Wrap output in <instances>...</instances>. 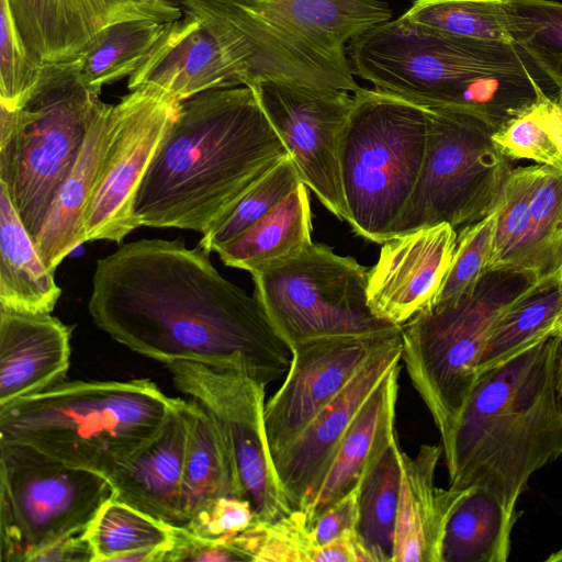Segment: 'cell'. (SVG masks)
<instances>
[{
    "label": "cell",
    "instance_id": "42",
    "mask_svg": "<svg viewBox=\"0 0 562 562\" xmlns=\"http://www.w3.org/2000/svg\"><path fill=\"white\" fill-rule=\"evenodd\" d=\"M492 139L509 159H528L562 171V147L546 130L535 104L504 122Z\"/></svg>",
    "mask_w": 562,
    "mask_h": 562
},
{
    "label": "cell",
    "instance_id": "29",
    "mask_svg": "<svg viewBox=\"0 0 562 562\" xmlns=\"http://www.w3.org/2000/svg\"><path fill=\"white\" fill-rule=\"evenodd\" d=\"M555 336L562 337V273L544 280L504 315L483 348L477 376Z\"/></svg>",
    "mask_w": 562,
    "mask_h": 562
},
{
    "label": "cell",
    "instance_id": "14",
    "mask_svg": "<svg viewBox=\"0 0 562 562\" xmlns=\"http://www.w3.org/2000/svg\"><path fill=\"white\" fill-rule=\"evenodd\" d=\"M179 103L159 89L142 86L112 104L109 138L85 215V243H121L137 228L136 193Z\"/></svg>",
    "mask_w": 562,
    "mask_h": 562
},
{
    "label": "cell",
    "instance_id": "35",
    "mask_svg": "<svg viewBox=\"0 0 562 562\" xmlns=\"http://www.w3.org/2000/svg\"><path fill=\"white\" fill-rule=\"evenodd\" d=\"M402 16L452 38L514 42L505 0H415Z\"/></svg>",
    "mask_w": 562,
    "mask_h": 562
},
{
    "label": "cell",
    "instance_id": "11",
    "mask_svg": "<svg viewBox=\"0 0 562 562\" xmlns=\"http://www.w3.org/2000/svg\"><path fill=\"white\" fill-rule=\"evenodd\" d=\"M113 497L102 474L29 445L0 442V561L30 562L43 548L83 533Z\"/></svg>",
    "mask_w": 562,
    "mask_h": 562
},
{
    "label": "cell",
    "instance_id": "17",
    "mask_svg": "<svg viewBox=\"0 0 562 562\" xmlns=\"http://www.w3.org/2000/svg\"><path fill=\"white\" fill-rule=\"evenodd\" d=\"M401 331L355 374L347 385L291 442L272 454L285 495L305 509L353 419L375 389L402 361Z\"/></svg>",
    "mask_w": 562,
    "mask_h": 562
},
{
    "label": "cell",
    "instance_id": "19",
    "mask_svg": "<svg viewBox=\"0 0 562 562\" xmlns=\"http://www.w3.org/2000/svg\"><path fill=\"white\" fill-rule=\"evenodd\" d=\"M457 238L458 232L441 223L384 241L368 271L372 312L401 327L430 305L451 268Z\"/></svg>",
    "mask_w": 562,
    "mask_h": 562
},
{
    "label": "cell",
    "instance_id": "37",
    "mask_svg": "<svg viewBox=\"0 0 562 562\" xmlns=\"http://www.w3.org/2000/svg\"><path fill=\"white\" fill-rule=\"evenodd\" d=\"M302 182L290 156L268 170L213 228L202 236L199 247L207 252L234 240L256 224Z\"/></svg>",
    "mask_w": 562,
    "mask_h": 562
},
{
    "label": "cell",
    "instance_id": "18",
    "mask_svg": "<svg viewBox=\"0 0 562 562\" xmlns=\"http://www.w3.org/2000/svg\"><path fill=\"white\" fill-rule=\"evenodd\" d=\"M31 59L74 60L105 27L131 20L170 22L183 15L175 0H5Z\"/></svg>",
    "mask_w": 562,
    "mask_h": 562
},
{
    "label": "cell",
    "instance_id": "6",
    "mask_svg": "<svg viewBox=\"0 0 562 562\" xmlns=\"http://www.w3.org/2000/svg\"><path fill=\"white\" fill-rule=\"evenodd\" d=\"M176 402L148 379L63 381L0 405V442L110 479L160 432Z\"/></svg>",
    "mask_w": 562,
    "mask_h": 562
},
{
    "label": "cell",
    "instance_id": "30",
    "mask_svg": "<svg viewBox=\"0 0 562 562\" xmlns=\"http://www.w3.org/2000/svg\"><path fill=\"white\" fill-rule=\"evenodd\" d=\"M188 443L182 481L184 526L207 501L243 497L224 441L211 417L193 400L184 401ZM244 498V497H243Z\"/></svg>",
    "mask_w": 562,
    "mask_h": 562
},
{
    "label": "cell",
    "instance_id": "21",
    "mask_svg": "<svg viewBox=\"0 0 562 562\" xmlns=\"http://www.w3.org/2000/svg\"><path fill=\"white\" fill-rule=\"evenodd\" d=\"M188 443L184 400L177 398L160 432L109 480L114 499L183 528L182 481Z\"/></svg>",
    "mask_w": 562,
    "mask_h": 562
},
{
    "label": "cell",
    "instance_id": "32",
    "mask_svg": "<svg viewBox=\"0 0 562 562\" xmlns=\"http://www.w3.org/2000/svg\"><path fill=\"white\" fill-rule=\"evenodd\" d=\"M166 22L131 20L110 25L68 64L80 81L100 94L104 86L128 78L161 35Z\"/></svg>",
    "mask_w": 562,
    "mask_h": 562
},
{
    "label": "cell",
    "instance_id": "34",
    "mask_svg": "<svg viewBox=\"0 0 562 562\" xmlns=\"http://www.w3.org/2000/svg\"><path fill=\"white\" fill-rule=\"evenodd\" d=\"M175 528L114 498L98 513L85 531L93 562H135L138 553L154 552L165 560Z\"/></svg>",
    "mask_w": 562,
    "mask_h": 562
},
{
    "label": "cell",
    "instance_id": "5",
    "mask_svg": "<svg viewBox=\"0 0 562 562\" xmlns=\"http://www.w3.org/2000/svg\"><path fill=\"white\" fill-rule=\"evenodd\" d=\"M239 67L265 79L356 92L347 46L392 19L382 0H175Z\"/></svg>",
    "mask_w": 562,
    "mask_h": 562
},
{
    "label": "cell",
    "instance_id": "48",
    "mask_svg": "<svg viewBox=\"0 0 562 562\" xmlns=\"http://www.w3.org/2000/svg\"><path fill=\"white\" fill-rule=\"evenodd\" d=\"M557 389L562 404V346L559 353L558 369H557Z\"/></svg>",
    "mask_w": 562,
    "mask_h": 562
},
{
    "label": "cell",
    "instance_id": "10",
    "mask_svg": "<svg viewBox=\"0 0 562 562\" xmlns=\"http://www.w3.org/2000/svg\"><path fill=\"white\" fill-rule=\"evenodd\" d=\"M428 135L423 166L403 211L385 241L441 223L457 232L493 209L510 169L492 139L497 128L475 110L427 108Z\"/></svg>",
    "mask_w": 562,
    "mask_h": 562
},
{
    "label": "cell",
    "instance_id": "36",
    "mask_svg": "<svg viewBox=\"0 0 562 562\" xmlns=\"http://www.w3.org/2000/svg\"><path fill=\"white\" fill-rule=\"evenodd\" d=\"M513 41L562 93V2L505 0Z\"/></svg>",
    "mask_w": 562,
    "mask_h": 562
},
{
    "label": "cell",
    "instance_id": "7",
    "mask_svg": "<svg viewBox=\"0 0 562 562\" xmlns=\"http://www.w3.org/2000/svg\"><path fill=\"white\" fill-rule=\"evenodd\" d=\"M548 278L490 272L471 295L430 304L401 326L402 361L438 429L442 451L477 379L476 366L492 331Z\"/></svg>",
    "mask_w": 562,
    "mask_h": 562
},
{
    "label": "cell",
    "instance_id": "15",
    "mask_svg": "<svg viewBox=\"0 0 562 562\" xmlns=\"http://www.w3.org/2000/svg\"><path fill=\"white\" fill-rule=\"evenodd\" d=\"M248 86L293 160L302 182L333 215L347 221L338 151L353 94L276 79Z\"/></svg>",
    "mask_w": 562,
    "mask_h": 562
},
{
    "label": "cell",
    "instance_id": "2",
    "mask_svg": "<svg viewBox=\"0 0 562 562\" xmlns=\"http://www.w3.org/2000/svg\"><path fill=\"white\" fill-rule=\"evenodd\" d=\"M288 156L249 86L183 100L137 190L135 223L204 235Z\"/></svg>",
    "mask_w": 562,
    "mask_h": 562
},
{
    "label": "cell",
    "instance_id": "31",
    "mask_svg": "<svg viewBox=\"0 0 562 562\" xmlns=\"http://www.w3.org/2000/svg\"><path fill=\"white\" fill-rule=\"evenodd\" d=\"M530 183V166L509 169L494 204L495 227L487 273L542 278L529 211Z\"/></svg>",
    "mask_w": 562,
    "mask_h": 562
},
{
    "label": "cell",
    "instance_id": "1",
    "mask_svg": "<svg viewBox=\"0 0 562 562\" xmlns=\"http://www.w3.org/2000/svg\"><path fill=\"white\" fill-rule=\"evenodd\" d=\"M88 310L112 339L164 364L231 368L265 384L290 367L291 350L257 297L222 277L199 246L123 244L97 261Z\"/></svg>",
    "mask_w": 562,
    "mask_h": 562
},
{
    "label": "cell",
    "instance_id": "20",
    "mask_svg": "<svg viewBox=\"0 0 562 562\" xmlns=\"http://www.w3.org/2000/svg\"><path fill=\"white\" fill-rule=\"evenodd\" d=\"M150 86L178 102L205 91L245 86L239 67L193 15L166 22L164 31L136 71L128 90Z\"/></svg>",
    "mask_w": 562,
    "mask_h": 562
},
{
    "label": "cell",
    "instance_id": "4",
    "mask_svg": "<svg viewBox=\"0 0 562 562\" xmlns=\"http://www.w3.org/2000/svg\"><path fill=\"white\" fill-rule=\"evenodd\" d=\"M355 76L425 108L477 111L496 127L552 95L555 87L515 42L458 40L402 15L351 40Z\"/></svg>",
    "mask_w": 562,
    "mask_h": 562
},
{
    "label": "cell",
    "instance_id": "26",
    "mask_svg": "<svg viewBox=\"0 0 562 562\" xmlns=\"http://www.w3.org/2000/svg\"><path fill=\"white\" fill-rule=\"evenodd\" d=\"M61 294L8 192L0 186V308L52 313Z\"/></svg>",
    "mask_w": 562,
    "mask_h": 562
},
{
    "label": "cell",
    "instance_id": "9",
    "mask_svg": "<svg viewBox=\"0 0 562 562\" xmlns=\"http://www.w3.org/2000/svg\"><path fill=\"white\" fill-rule=\"evenodd\" d=\"M101 102L65 63L44 65L22 108L0 106V186L33 239Z\"/></svg>",
    "mask_w": 562,
    "mask_h": 562
},
{
    "label": "cell",
    "instance_id": "13",
    "mask_svg": "<svg viewBox=\"0 0 562 562\" xmlns=\"http://www.w3.org/2000/svg\"><path fill=\"white\" fill-rule=\"evenodd\" d=\"M175 386L211 417L228 452L244 498L259 520L293 510L274 468L265 426L267 384L244 371L195 361L165 363Z\"/></svg>",
    "mask_w": 562,
    "mask_h": 562
},
{
    "label": "cell",
    "instance_id": "28",
    "mask_svg": "<svg viewBox=\"0 0 562 562\" xmlns=\"http://www.w3.org/2000/svg\"><path fill=\"white\" fill-rule=\"evenodd\" d=\"M520 513L482 487H470L446 526L441 562H506Z\"/></svg>",
    "mask_w": 562,
    "mask_h": 562
},
{
    "label": "cell",
    "instance_id": "39",
    "mask_svg": "<svg viewBox=\"0 0 562 562\" xmlns=\"http://www.w3.org/2000/svg\"><path fill=\"white\" fill-rule=\"evenodd\" d=\"M529 211L540 276L562 273V171L530 165Z\"/></svg>",
    "mask_w": 562,
    "mask_h": 562
},
{
    "label": "cell",
    "instance_id": "25",
    "mask_svg": "<svg viewBox=\"0 0 562 562\" xmlns=\"http://www.w3.org/2000/svg\"><path fill=\"white\" fill-rule=\"evenodd\" d=\"M112 104L101 102L82 148L58 188L34 241L50 270L83 244L87 207L109 138Z\"/></svg>",
    "mask_w": 562,
    "mask_h": 562
},
{
    "label": "cell",
    "instance_id": "27",
    "mask_svg": "<svg viewBox=\"0 0 562 562\" xmlns=\"http://www.w3.org/2000/svg\"><path fill=\"white\" fill-rule=\"evenodd\" d=\"M307 187L301 183L267 215L215 252L229 267L258 272L295 256L312 241Z\"/></svg>",
    "mask_w": 562,
    "mask_h": 562
},
{
    "label": "cell",
    "instance_id": "12",
    "mask_svg": "<svg viewBox=\"0 0 562 562\" xmlns=\"http://www.w3.org/2000/svg\"><path fill=\"white\" fill-rule=\"evenodd\" d=\"M368 271L355 258L311 243L288 260L252 273L254 295L290 350L318 338L395 329L369 305Z\"/></svg>",
    "mask_w": 562,
    "mask_h": 562
},
{
    "label": "cell",
    "instance_id": "44",
    "mask_svg": "<svg viewBox=\"0 0 562 562\" xmlns=\"http://www.w3.org/2000/svg\"><path fill=\"white\" fill-rule=\"evenodd\" d=\"M164 561H247L227 540H205L184 528H175L172 542Z\"/></svg>",
    "mask_w": 562,
    "mask_h": 562
},
{
    "label": "cell",
    "instance_id": "24",
    "mask_svg": "<svg viewBox=\"0 0 562 562\" xmlns=\"http://www.w3.org/2000/svg\"><path fill=\"white\" fill-rule=\"evenodd\" d=\"M400 373L401 363L375 389L344 436L319 488L303 509L310 524L356 487L369 467L397 436L395 409Z\"/></svg>",
    "mask_w": 562,
    "mask_h": 562
},
{
    "label": "cell",
    "instance_id": "3",
    "mask_svg": "<svg viewBox=\"0 0 562 562\" xmlns=\"http://www.w3.org/2000/svg\"><path fill=\"white\" fill-rule=\"evenodd\" d=\"M561 346L551 337L477 376L442 451L448 487H482L514 512L532 474L562 454Z\"/></svg>",
    "mask_w": 562,
    "mask_h": 562
},
{
    "label": "cell",
    "instance_id": "33",
    "mask_svg": "<svg viewBox=\"0 0 562 562\" xmlns=\"http://www.w3.org/2000/svg\"><path fill=\"white\" fill-rule=\"evenodd\" d=\"M401 450L396 436L359 482L356 530L376 562H392L401 490Z\"/></svg>",
    "mask_w": 562,
    "mask_h": 562
},
{
    "label": "cell",
    "instance_id": "46",
    "mask_svg": "<svg viewBox=\"0 0 562 562\" xmlns=\"http://www.w3.org/2000/svg\"><path fill=\"white\" fill-rule=\"evenodd\" d=\"M93 550L83 532L64 538L46 548H43L30 559V562H93Z\"/></svg>",
    "mask_w": 562,
    "mask_h": 562
},
{
    "label": "cell",
    "instance_id": "47",
    "mask_svg": "<svg viewBox=\"0 0 562 562\" xmlns=\"http://www.w3.org/2000/svg\"><path fill=\"white\" fill-rule=\"evenodd\" d=\"M535 109L546 130L562 147V105L547 97L536 103Z\"/></svg>",
    "mask_w": 562,
    "mask_h": 562
},
{
    "label": "cell",
    "instance_id": "22",
    "mask_svg": "<svg viewBox=\"0 0 562 562\" xmlns=\"http://www.w3.org/2000/svg\"><path fill=\"white\" fill-rule=\"evenodd\" d=\"M71 329L57 317L0 308V405L65 381Z\"/></svg>",
    "mask_w": 562,
    "mask_h": 562
},
{
    "label": "cell",
    "instance_id": "49",
    "mask_svg": "<svg viewBox=\"0 0 562 562\" xmlns=\"http://www.w3.org/2000/svg\"><path fill=\"white\" fill-rule=\"evenodd\" d=\"M547 562H562V547L557 551L550 553V555L546 559Z\"/></svg>",
    "mask_w": 562,
    "mask_h": 562
},
{
    "label": "cell",
    "instance_id": "16",
    "mask_svg": "<svg viewBox=\"0 0 562 562\" xmlns=\"http://www.w3.org/2000/svg\"><path fill=\"white\" fill-rule=\"evenodd\" d=\"M325 337L291 349V362L266 402L265 426L271 453L291 442L347 385L372 356L398 333Z\"/></svg>",
    "mask_w": 562,
    "mask_h": 562
},
{
    "label": "cell",
    "instance_id": "45",
    "mask_svg": "<svg viewBox=\"0 0 562 562\" xmlns=\"http://www.w3.org/2000/svg\"><path fill=\"white\" fill-rule=\"evenodd\" d=\"M359 520V484L325 508L311 524L316 543L321 547L342 532L356 529Z\"/></svg>",
    "mask_w": 562,
    "mask_h": 562
},
{
    "label": "cell",
    "instance_id": "8",
    "mask_svg": "<svg viewBox=\"0 0 562 562\" xmlns=\"http://www.w3.org/2000/svg\"><path fill=\"white\" fill-rule=\"evenodd\" d=\"M427 108L360 88L341 133L338 161L347 222L383 244L417 182L427 146Z\"/></svg>",
    "mask_w": 562,
    "mask_h": 562
},
{
    "label": "cell",
    "instance_id": "50",
    "mask_svg": "<svg viewBox=\"0 0 562 562\" xmlns=\"http://www.w3.org/2000/svg\"><path fill=\"white\" fill-rule=\"evenodd\" d=\"M555 100L560 105H562V93H558Z\"/></svg>",
    "mask_w": 562,
    "mask_h": 562
},
{
    "label": "cell",
    "instance_id": "40",
    "mask_svg": "<svg viewBox=\"0 0 562 562\" xmlns=\"http://www.w3.org/2000/svg\"><path fill=\"white\" fill-rule=\"evenodd\" d=\"M495 227L494 206L480 221L458 232L448 276L431 304L450 303L471 295L487 273Z\"/></svg>",
    "mask_w": 562,
    "mask_h": 562
},
{
    "label": "cell",
    "instance_id": "38",
    "mask_svg": "<svg viewBox=\"0 0 562 562\" xmlns=\"http://www.w3.org/2000/svg\"><path fill=\"white\" fill-rule=\"evenodd\" d=\"M227 541L254 562H316L319 547L306 513L295 508L272 521L257 519Z\"/></svg>",
    "mask_w": 562,
    "mask_h": 562
},
{
    "label": "cell",
    "instance_id": "41",
    "mask_svg": "<svg viewBox=\"0 0 562 562\" xmlns=\"http://www.w3.org/2000/svg\"><path fill=\"white\" fill-rule=\"evenodd\" d=\"M43 68L26 53L9 5L0 0V106L22 108L35 90Z\"/></svg>",
    "mask_w": 562,
    "mask_h": 562
},
{
    "label": "cell",
    "instance_id": "23",
    "mask_svg": "<svg viewBox=\"0 0 562 562\" xmlns=\"http://www.w3.org/2000/svg\"><path fill=\"white\" fill-rule=\"evenodd\" d=\"M438 445H422L411 457L400 452L401 490L392 562H441L446 526L467 490L438 487Z\"/></svg>",
    "mask_w": 562,
    "mask_h": 562
},
{
    "label": "cell",
    "instance_id": "43",
    "mask_svg": "<svg viewBox=\"0 0 562 562\" xmlns=\"http://www.w3.org/2000/svg\"><path fill=\"white\" fill-rule=\"evenodd\" d=\"M257 516L249 499L223 495L204 503L183 527L205 540H231L251 527Z\"/></svg>",
    "mask_w": 562,
    "mask_h": 562
}]
</instances>
